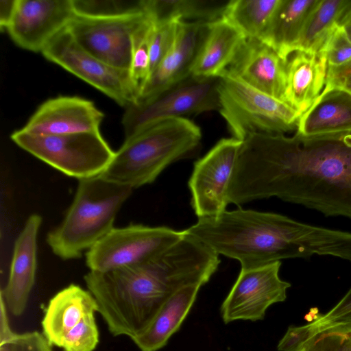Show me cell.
I'll return each instance as SVG.
<instances>
[{
	"label": "cell",
	"instance_id": "cell-1",
	"mask_svg": "<svg viewBox=\"0 0 351 351\" xmlns=\"http://www.w3.org/2000/svg\"><path fill=\"white\" fill-rule=\"evenodd\" d=\"M271 197L351 219V132L306 136L254 133L242 142L229 204Z\"/></svg>",
	"mask_w": 351,
	"mask_h": 351
},
{
	"label": "cell",
	"instance_id": "cell-2",
	"mask_svg": "<svg viewBox=\"0 0 351 351\" xmlns=\"http://www.w3.org/2000/svg\"><path fill=\"white\" fill-rule=\"evenodd\" d=\"M185 234L241 269L282 259L330 255L351 261V233L303 223L285 215L238 208L199 218Z\"/></svg>",
	"mask_w": 351,
	"mask_h": 351
},
{
	"label": "cell",
	"instance_id": "cell-3",
	"mask_svg": "<svg viewBox=\"0 0 351 351\" xmlns=\"http://www.w3.org/2000/svg\"><path fill=\"white\" fill-rule=\"evenodd\" d=\"M202 267L195 251L178 242L154 259L84 277L99 312L113 336L133 339L150 324L176 292L201 282Z\"/></svg>",
	"mask_w": 351,
	"mask_h": 351
},
{
	"label": "cell",
	"instance_id": "cell-4",
	"mask_svg": "<svg viewBox=\"0 0 351 351\" xmlns=\"http://www.w3.org/2000/svg\"><path fill=\"white\" fill-rule=\"evenodd\" d=\"M202 132L188 118L160 121L125 139L105 171V180L135 189L152 184L170 165L200 151Z\"/></svg>",
	"mask_w": 351,
	"mask_h": 351
},
{
	"label": "cell",
	"instance_id": "cell-5",
	"mask_svg": "<svg viewBox=\"0 0 351 351\" xmlns=\"http://www.w3.org/2000/svg\"><path fill=\"white\" fill-rule=\"evenodd\" d=\"M133 189L100 176L78 180L62 222L47 235L52 252L63 260L80 257L109 233Z\"/></svg>",
	"mask_w": 351,
	"mask_h": 351
},
{
	"label": "cell",
	"instance_id": "cell-6",
	"mask_svg": "<svg viewBox=\"0 0 351 351\" xmlns=\"http://www.w3.org/2000/svg\"><path fill=\"white\" fill-rule=\"evenodd\" d=\"M218 90L219 111L234 138L243 141L254 133L285 134L297 130L298 112L238 78L222 75Z\"/></svg>",
	"mask_w": 351,
	"mask_h": 351
},
{
	"label": "cell",
	"instance_id": "cell-7",
	"mask_svg": "<svg viewBox=\"0 0 351 351\" xmlns=\"http://www.w3.org/2000/svg\"><path fill=\"white\" fill-rule=\"evenodd\" d=\"M10 138L36 158L78 180L101 175L114 155L100 132L36 135L21 129Z\"/></svg>",
	"mask_w": 351,
	"mask_h": 351
},
{
	"label": "cell",
	"instance_id": "cell-8",
	"mask_svg": "<svg viewBox=\"0 0 351 351\" xmlns=\"http://www.w3.org/2000/svg\"><path fill=\"white\" fill-rule=\"evenodd\" d=\"M219 81L220 77L191 74L160 93L126 107L121 119L125 139L167 119L219 110Z\"/></svg>",
	"mask_w": 351,
	"mask_h": 351
},
{
	"label": "cell",
	"instance_id": "cell-9",
	"mask_svg": "<svg viewBox=\"0 0 351 351\" xmlns=\"http://www.w3.org/2000/svg\"><path fill=\"white\" fill-rule=\"evenodd\" d=\"M185 236L167 226L131 223L114 228L86 252L89 271H106L147 263Z\"/></svg>",
	"mask_w": 351,
	"mask_h": 351
},
{
	"label": "cell",
	"instance_id": "cell-10",
	"mask_svg": "<svg viewBox=\"0 0 351 351\" xmlns=\"http://www.w3.org/2000/svg\"><path fill=\"white\" fill-rule=\"evenodd\" d=\"M49 61L73 74L126 108L138 100L129 71L113 67L82 49L66 28L41 52Z\"/></svg>",
	"mask_w": 351,
	"mask_h": 351
},
{
	"label": "cell",
	"instance_id": "cell-11",
	"mask_svg": "<svg viewBox=\"0 0 351 351\" xmlns=\"http://www.w3.org/2000/svg\"><path fill=\"white\" fill-rule=\"evenodd\" d=\"M146 17L145 11L106 17L75 14L66 29L86 51L113 67L129 71L133 35Z\"/></svg>",
	"mask_w": 351,
	"mask_h": 351
},
{
	"label": "cell",
	"instance_id": "cell-12",
	"mask_svg": "<svg viewBox=\"0 0 351 351\" xmlns=\"http://www.w3.org/2000/svg\"><path fill=\"white\" fill-rule=\"evenodd\" d=\"M242 142L233 137L221 138L194 163L188 186L198 219L226 210L228 186Z\"/></svg>",
	"mask_w": 351,
	"mask_h": 351
},
{
	"label": "cell",
	"instance_id": "cell-13",
	"mask_svg": "<svg viewBox=\"0 0 351 351\" xmlns=\"http://www.w3.org/2000/svg\"><path fill=\"white\" fill-rule=\"evenodd\" d=\"M280 265L281 262L276 261L241 269L221 306L224 323L263 319L271 305L285 300L291 285L280 278Z\"/></svg>",
	"mask_w": 351,
	"mask_h": 351
},
{
	"label": "cell",
	"instance_id": "cell-14",
	"mask_svg": "<svg viewBox=\"0 0 351 351\" xmlns=\"http://www.w3.org/2000/svg\"><path fill=\"white\" fill-rule=\"evenodd\" d=\"M75 16L72 0H17L6 30L19 47L42 52Z\"/></svg>",
	"mask_w": 351,
	"mask_h": 351
},
{
	"label": "cell",
	"instance_id": "cell-15",
	"mask_svg": "<svg viewBox=\"0 0 351 351\" xmlns=\"http://www.w3.org/2000/svg\"><path fill=\"white\" fill-rule=\"evenodd\" d=\"M104 117V113L88 99L59 96L43 102L21 129L36 135L97 132Z\"/></svg>",
	"mask_w": 351,
	"mask_h": 351
},
{
	"label": "cell",
	"instance_id": "cell-16",
	"mask_svg": "<svg viewBox=\"0 0 351 351\" xmlns=\"http://www.w3.org/2000/svg\"><path fill=\"white\" fill-rule=\"evenodd\" d=\"M223 74L283 101L286 61L259 38H245Z\"/></svg>",
	"mask_w": 351,
	"mask_h": 351
},
{
	"label": "cell",
	"instance_id": "cell-17",
	"mask_svg": "<svg viewBox=\"0 0 351 351\" xmlns=\"http://www.w3.org/2000/svg\"><path fill=\"white\" fill-rule=\"evenodd\" d=\"M208 23L178 21L175 39L170 49L150 73L137 101L152 97L191 75L206 34Z\"/></svg>",
	"mask_w": 351,
	"mask_h": 351
},
{
	"label": "cell",
	"instance_id": "cell-18",
	"mask_svg": "<svg viewBox=\"0 0 351 351\" xmlns=\"http://www.w3.org/2000/svg\"><path fill=\"white\" fill-rule=\"evenodd\" d=\"M41 223L42 217L38 214H32L27 218L14 242L8 282L0 291L8 311L14 316L24 313L35 282Z\"/></svg>",
	"mask_w": 351,
	"mask_h": 351
},
{
	"label": "cell",
	"instance_id": "cell-19",
	"mask_svg": "<svg viewBox=\"0 0 351 351\" xmlns=\"http://www.w3.org/2000/svg\"><path fill=\"white\" fill-rule=\"evenodd\" d=\"M327 59L318 53L295 50L286 60V84L283 101L305 113L322 93L326 82Z\"/></svg>",
	"mask_w": 351,
	"mask_h": 351
},
{
	"label": "cell",
	"instance_id": "cell-20",
	"mask_svg": "<svg viewBox=\"0 0 351 351\" xmlns=\"http://www.w3.org/2000/svg\"><path fill=\"white\" fill-rule=\"evenodd\" d=\"M97 310L96 300L88 290L71 284L49 300L41 322L43 334L52 346L60 348L67 332Z\"/></svg>",
	"mask_w": 351,
	"mask_h": 351
},
{
	"label": "cell",
	"instance_id": "cell-21",
	"mask_svg": "<svg viewBox=\"0 0 351 351\" xmlns=\"http://www.w3.org/2000/svg\"><path fill=\"white\" fill-rule=\"evenodd\" d=\"M245 39L240 32L222 18L208 23L191 74L202 77H220Z\"/></svg>",
	"mask_w": 351,
	"mask_h": 351
},
{
	"label": "cell",
	"instance_id": "cell-22",
	"mask_svg": "<svg viewBox=\"0 0 351 351\" xmlns=\"http://www.w3.org/2000/svg\"><path fill=\"white\" fill-rule=\"evenodd\" d=\"M296 131L306 136L351 132V95L337 89L322 91L300 117Z\"/></svg>",
	"mask_w": 351,
	"mask_h": 351
},
{
	"label": "cell",
	"instance_id": "cell-23",
	"mask_svg": "<svg viewBox=\"0 0 351 351\" xmlns=\"http://www.w3.org/2000/svg\"><path fill=\"white\" fill-rule=\"evenodd\" d=\"M202 286L200 284L188 285L171 295L148 327L132 339L136 346L141 351H157L163 348L189 313Z\"/></svg>",
	"mask_w": 351,
	"mask_h": 351
},
{
	"label": "cell",
	"instance_id": "cell-24",
	"mask_svg": "<svg viewBox=\"0 0 351 351\" xmlns=\"http://www.w3.org/2000/svg\"><path fill=\"white\" fill-rule=\"evenodd\" d=\"M318 0H280L261 40L287 60L295 48L306 21Z\"/></svg>",
	"mask_w": 351,
	"mask_h": 351
},
{
	"label": "cell",
	"instance_id": "cell-25",
	"mask_svg": "<svg viewBox=\"0 0 351 351\" xmlns=\"http://www.w3.org/2000/svg\"><path fill=\"white\" fill-rule=\"evenodd\" d=\"M228 1L145 0V10L154 21L210 23L222 17Z\"/></svg>",
	"mask_w": 351,
	"mask_h": 351
},
{
	"label": "cell",
	"instance_id": "cell-26",
	"mask_svg": "<svg viewBox=\"0 0 351 351\" xmlns=\"http://www.w3.org/2000/svg\"><path fill=\"white\" fill-rule=\"evenodd\" d=\"M350 6L351 1L348 0H318L306 21L294 51H321Z\"/></svg>",
	"mask_w": 351,
	"mask_h": 351
},
{
	"label": "cell",
	"instance_id": "cell-27",
	"mask_svg": "<svg viewBox=\"0 0 351 351\" xmlns=\"http://www.w3.org/2000/svg\"><path fill=\"white\" fill-rule=\"evenodd\" d=\"M280 3V0L228 1L221 18L245 38L261 39Z\"/></svg>",
	"mask_w": 351,
	"mask_h": 351
},
{
	"label": "cell",
	"instance_id": "cell-28",
	"mask_svg": "<svg viewBox=\"0 0 351 351\" xmlns=\"http://www.w3.org/2000/svg\"><path fill=\"white\" fill-rule=\"evenodd\" d=\"M152 24V19L147 14V17L136 29L132 38L129 73L138 96L150 75L149 38Z\"/></svg>",
	"mask_w": 351,
	"mask_h": 351
},
{
	"label": "cell",
	"instance_id": "cell-29",
	"mask_svg": "<svg viewBox=\"0 0 351 351\" xmlns=\"http://www.w3.org/2000/svg\"><path fill=\"white\" fill-rule=\"evenodd\" d=\"M76 15L106 17L133 14L145 12V0H72Z\"/></svg>",
	"mask_w": 351,
	"mask_h": 351
},
{
	"label": "cell",
	"instance_id": "cell-30",
	"mask_svg": "<svg viewBox=\"0 0 351 351\" xmlns=\"http://www.w3.org/2000/svg\"><path fill=\"white\" fill-rule=\"evenodd\" d=\"M302 347L306 351H351V324L319 330Z\"/></svg>",
	"mask_w": 351,
	"mask_h": 351
},
{
	"label": "cell",
	"instance_id": "cell-31",
	"mask_svg": "<svg viewBox=\"0 0 351 351\" xmlns=\"http://www.w3.org/2000/svg\"><path fill=\"white\" fill-rule=\"evenodd\" d=\"M99 341L95 313L84 317L64 336L60 348L64 351H93Z\"/></svg>",
	"mask_w": 351,
	"mask_h": 351
},
{
	"label": "cell",
	"instance_id": "cell-32",
	"mask_svg": "<svg viewBox=\"0 0 351 351\" xmlns=\"http://www.w3.org/2000/svg\"><path fill=\"white\" fill-rule=\"evenodd\" d=\"M149 38L150 73L156 68L170 49L179 21H153Z\"/></svg>",
	"mask_w": 351,
	"mask_h": 351
},
{
	"label": "cell",
	"instance_id": "cell-33",
	"mask_svg": "<svg viewBox=\"0 0 351 351\" xmlns=\"http://www.w3.org/2000/svg\"><path fill=\"white\" fill-rule=\"evenodd\" d=\"M349 324H351V288L330 311L311 323L302 326V328L308 339L319 330Z\"/></svg>",
	"mask_w": 351,
	"mask_h": 351
},
{
	"label": "cell",
	"instance_id": "cell-34",
	"mask_svg": "<svg viewBox=\"0 0 351 351\" xmlns=\"http://www.w3.org/2000/svg\"><path fill=\"white\" fill-rule=\"evenodd\" d=\"M321 51L325 53L329 67H337L351 61V40L341 26L335 27Z\"/></svg>",
	"mask_w": 351,
	"mask_h": 351
},
{
	"label": "cell",
	"instance_id": "cell-35",
	"mask_svg": "<svg viewBox=\"0 0 351 351\" xmlns=\"http://www.w3.org/2000/svg\"><path fill=\"white\" fill-rule=\"evenodd\" d=\"M51 344L38 331L16 334L0 343V351H53Z\"/></svg>",
	"mask_w": 351,
	"mask_h": 351
},
{
	"label": "cell",
	"instance_id": "cell-36",
	"mask_svg": "<svg viewBox=\"0 0 351 351\" xmlns=\"http://www.w3.org/2000/svg\"><path fill=\"white\" fill-rule=\"evenodd\" d=\"M341 90L351 95V61L337 67L327 68L322 91Z\"/></svg>",
	"mask_w": 351,
	"mask_h": 351
},
{
	"label": "cell",
	"instance_id": "cell-37",
	"mask_svg": "<svg viewBox=\"0 0 351 351\" xmlns=\"http://www.w3.org/2000/svg\"><path fill=\"white\" fill-rule=\"evenodd\" d=\"M17 0L0 1V27L6 29L14 15Z\"/></svg>",
	"mask_w": 351,
	"mask_h": 351
},
{
	"label": "cell",
	"instance_id": "cell-38",
	"mask_svg": "<svg viewBox=\"0 0 351 351\" xmlns=\"http://www.w3.org/2000/svg\"><path fill=\"white\" fill-rule=\"evenodd\" d=\"M14 335L10 326L8 308L3 299L0 296V343L8 341Z\"/></svg>",
	"mask_w": 351,
	"mask_h": 351
},
{
	"label": "cell",
	"instance_id": "cell-39",
	"mask_svg": "<svg viewBox=\"0 0 351 351\" xmlns=\"http://www.w3.org/2000/svg\"><path fill=\"white\" fill-rule=\"evenodd\" d=\"M339 25L342 27L348 38L351 40V6L342 17Z\"/></svg>",
	"mask_w": 351,
	"mask_h": 351
},
{
	"label": "cell",
	"instance_id": "cell-40",
	"mask_svg": "<svg viewBox=\"0 0 351 351\" xmlns=\"http://www.w3.org/2000/svg\"><path fill=\"white\" fill-rule=\"evenodd\" d=\"M297 351H306L305 348L304 347H301L299 350Z\"/></svg>",
	"mask_w": 351,
	"mask_h": 351
}]
</instances>
